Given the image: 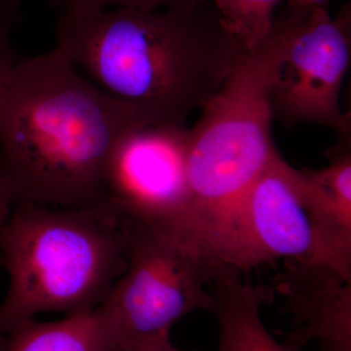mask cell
Masks as SVG:
<instances>
[{"label": "cell", "instance_id": "obj_4", "mask_svg": "<svg viewBox=\"0 0 351 351\" xmlns=\"http://www.w3.org/2000/svg\"><path fill=\"white\" fill-rule=\"evenodd\" d=\"M129 225L110 208L14 204L0 230L8 293L0 339L45 313L93 311L128 263Z\"/></svg>", "mask_w": 351, "mask_h": 351}, {"label": "cell", "instance_id": "obj_5", "mask_svg": "<svg viewBox=\"0 0 351 351\" xmlns=\"http://www.w3.org/2000/svg\"><path fill=\"white\" fill-rule=\"evenodd\" d=\"M127 223L125 271L97 307L110 351H138L169 341L178 321L213 306L205 286L210 267L193 244L154 226Z\"/></svg>", "mask_w": 351, "mask_h": 351}, {"label": "cell", "instance_id": "obj_17", "mask_svg": "<svg viewBox=\"0 0 351 351\" xmlns=\"http://www.w3.org/2000/svg\"><path fill=\"white\" fill-rule=\"evenodd\" d=\"M329 0H288V5L292 7L326 6Z\"/></svg>", "mask_w": 351, "mask_h": 351}, {"label": "cell", "instance_id": "obj_2", "mask_svg": "<svg viewBox=\"0 0 351 351\" xmlns=\"http://www.w3.org/2000/svg\"><path fill=\"white\" fill-rule=\"evenodd\" d=\"M56 45L85 77L149 125L188 127L225 83L242 45L211 0L154 11L64 12Z\"/></svg>", "mask_w": 351, "mask_h": 351}, {"label": "cell", "instance_id": "obj_15", "mask_svg": "<svg viewBox=\"0 0 351 351\" xmlns=\"http://www.w3.org/2000/svg\"><path fill=\"white\" fill-rule=\"evenodd\" d=\"M180 1L182 0H63L61 6L66 13L89 14L117 7L154 11Z\"/></svg>", "mask_w": 351, "mask_h": 351}, {"label": "cell", "instance_id": "obj_8", "mask_svg": "<svg viewBox=\"0 0 351 351\" xmlns=\"http://www.w3.org/2000/svg\"><path fill=\"white\" fill-rule=\"evenodd\" d=\"M276 260L325 265L313 223L295 188L293 167L279 154L245 195L239 269Z\"/></svg>", "mask_w": 351, "mask_h": 351}, {"label": "cell", "instance_id": "obj_13", "mask_svg": "<svg viewBox=\"0 0 351 351\" xmlns=\"http://www.w3.org/2000/svg\"><path fill=\"white\" fill-rule=\"evenodd\" d=\"M226 29L245 48L256 47L267 38L279 0H211Z\"/></svg>", "mask_w": 351, "mask_h": 351}, {"label": "cell", "instance_id": "obj_18", "mask_svg": "<svg viewBox=\"0 0 351 351\" xmlns=\"http://www.w3.org/2000/svg\"><path fill=\"white\" fill-rule=\"evenodd\" d=\"M138 351H182L179 348H176L173 345L171 339L169 341H163V343H157V345L149 346V348H144Z\"/></svg>", "mask_w": 351, "mask_h": 351}, {"label": "cell", "instance_id": "obj_9", "mask_svg": "<svg viewBox=\"0 0 351 351\" xmlns=\"http://www.w3.org/2000/svg\"><path fill=\"white\" fill-rule=\"evenodd\" d=\"M277 280L293 316L286 343L298 351L311 341L321 351H351V279L321 263H286Z\"/></svg>", "mask_w": 351, "mask_h": 351}, {"label": "cell", "instance_id": "obj_19", "mask_svg": "<svg viewBox=\"0 0 351 351\" xmlns=\"http://www.w3.org/2000/svg\"><path fill=\"white\" fill-rule=\"evenodd\" d=\"M62 1H63V0H49V2H51V3H52L53 5L56 6H61Z\"/></svg>", "mask_w": 351, "mask_h": 351}, {"label": "cell", "instance_id": "obj_7", "mask_svg": "<svg viewBox=\"0 0 351 351\" xmlns=\"http://www.w3.org/2000/svg\"><path fill=\"white\" fill-rule=\"evenodd\" d=\"M289 7L294 27L270 95L272 119L319 124L336 132L339 141H351L350 114L339 106L351 61L350 3L336 16L327 5Z\"/></svg>", "mask_w": 351, "mask_h": 351}, {"label": "cell", "instance_id": "obj_1", "mask_svg": "<svg viewBox=\"0 0 351 351\" xmlns=\"http://www.w3.org/2000/svg\"><path fill=\"white\" fill-rule=\"evenodd\" d=\"M141 124L58 48L19 59L0 82V177L13 204L101 206L113 147Z\"/></svg>", "mask_w": 351, "mask_h": 351}, {"label": "cell", "instance_id": "obj_14", "mask_svg": "<svg viewBox=\"0 0 351 351\" xmlns=\"http://www.w3.org/2000/svg\"><path fill=\"white\" fill-rule=\"evenodd\" d=\"M18 15L19 0H0V82L19 61L12 43V31Z\"/></svg>", "mask_w": 351, "mask_h": 351}, {"label": "cell", "instance_id": "obj_3", "mask_svg": "<svg viewBox=\"0 0 351 351\" xmlns=\"http://www.w3.org/2000/svg\"><path fill=\"white\" fill-rule=\"evenodd\" d=\"M294 12L274 18L260 45L242 46L225 83L191 128L188 178L191 230L210 257H232L247 191L279 154L270 95L287 53Z\"/></svg>", "mask_w": 351, "mask_h": 351}, {"label": "cell", "instance_id": "obj_10", "mask_svg": "<svg viewBox=\"0 0 351 351\" xmlns=\"http://www.w3.org/2000/svg\"><path fill=\"white\" fill-rule=\"evenodd\" d=\"M326 156V167H293V178L325 265L351 279V141H339Z\"/></svg>", "mask_w": 351, "mask_h": 351}, {"label": "cell", "instance_id": "obj_16", "mask_svg": "<svg viewBox=\"0 0 351 351\" xmlns=\"http://www.w3.org/2000/svg\"><path fill=\"white\" fill-rule=\"evenodd\" d=\"M13 206V201L10 193H9L3 180L0 177V230L10 216ZM0 267H2L1 256H0Z\"/></svg>", "mask_w": 351, "mask_h": 351}, {"label": "cell", "instance_id": "obj_12", "mask_svg": "<svg viewBox=\"0 0 351 351\" xmlns=\"http://www.w3.org/2000/svg\"><path fill=\"white\" fill-rule=\"evenodd\" d=\"M0 351H110L97 308L55 322L29 321L0 339Z\"/></svg>", "mask_w": 351, "mask_h": 351}, {"label": "cell", "instance_id": "obj_6", "mask_svg": "<svg viewBox=\"0 0 351 351\" xmlns=\"http://www.w3.org/2000/svg\"><path fill=\"white\" fill-rule=\"evenodd\" d=\"M189 143V127L141 124L125 132L108 161L104 205L124 221L156 226L193 245Z\"/></svg>", "mask_w": 351, "mask_h": 351}, {"label": "cell", "instance_id": "obj_11", "mask_svg": "<svg viewBox=\"0 0 351 351\" xmlns=\"http://www.w3.org/2000/svg\"><path fill=\"white\" fill-rule=\"evenodd\" d=\"M213 285L211 311L219 324L216 351H298L276 341L261 317V308L269 297L263 286L242 280L239 270L225 265L210 267Z\"/></svg>", "mask_w": 351, "mask_h": 351}]
</instances>
